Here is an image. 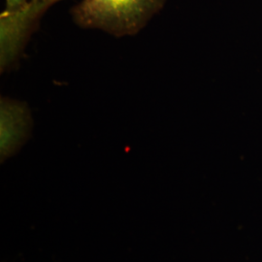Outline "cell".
<instances>
[{"instance_id":"obj_1","label":"cell","mask_w":262,"mask_h":262,"mask_svg":"<svg viewBox=\"0 0 262 262\" xmlns=\"http://www.w3.org/2000/svg\"><path fill=\"white\" fill-rule=\"evenodd\" d=\"M166 0H81L70 11L78 27L114 37L134 36L162 10Z\"/></svg>"},{"instance_id":"obj_2","label":"cell","mask_w":262,"mask_h":262,"mask_svg":"<svg viewBox=\"0 0 262 262\" xmlns=\"http://www.w3.org/2000/svg\"><path fill=\"white\" fill-rule=\"evenodd\" d=\"M56 0H31L17 9L4 10L0 15V71L19 64L26 46L37 30L41 19Z\"/></svg>"},{"instance_id":"obj_3","label":"cell","mask_w":262,"mask_h":262,"mask_svg":"<svg viewBox=\"0 0 262 262\" xmlns=\"http://www.w3.org/2000/svg\"><path fill=\"white\" fill-rule=\"evenodd\" d=\"M32 116L28 104L8 97L0 99V159L15 155L32 130Z\"/></svg>"},{"instance_id":"obj_4","label":"cell","mask_w":262,"mask_h":262,"mask_svg":"<svg viewBox=\"0 0 262 262\" xmlns=\"http://www.w3.org/2000/svg\"><path fill=\"white\" fill-rule=\"evenodd\" d=\"M29 1L31 0H5V9L4 10L11 11V10L17 9ZM56 1L59 2L61 0H56Z\"/></svg>"}]
</instances>
